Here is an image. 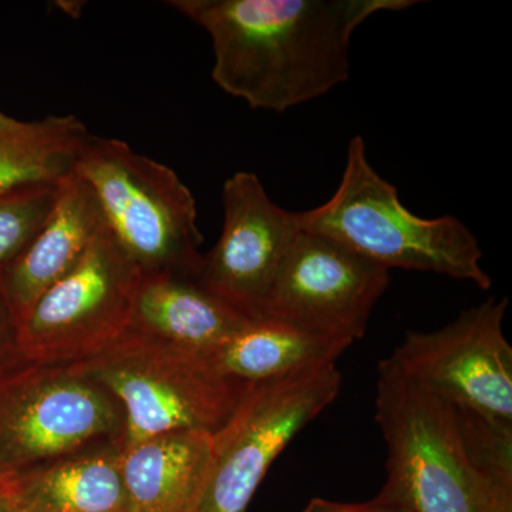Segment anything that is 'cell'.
<instances>
[{
  "label": "cell",
  "mask_w": 512,
  "mask_h": 512,
  "mask_svg": "<svg viewBox=\"0 0 512 512\" xmlns=\"http://www.w3.org/2000/svg\"><path fill=\"white\" fill-rule=\"evenodd\" d=\"M414 0H170L211 37L212 80L251 109L284 111L350 76L355 30Z\"/></svg>",
  "instance_id": "6da1fadb"
},
{
  "label": "cell",
  "mask_w": 512,
  "mask_h": 512,
  "mask_svg": "<svg viewBox=\"0 0 512 512\" xmlns=\"http://www.w3.org/2000/svg\"><path fill=\"white\" fill-rule=\"evenodd\" d=\"M376 420L387 446L382 493L413 512H512V485L478 467L456 407L410 379L392 356L379 363Z\"/></svg>",
  "instance_id": "7a4b0ae2"
},
{
  "label": "cell",
  "mask_w": 512,
  "mask_h": 512,
  "mask_svg": "<svg viewBox=\"0 0 512 512\" xmlns=\"http://www.w3.org/2000/svg\"><path fill=\"white\" fill-rule=\"evenodd\" d=\"M303 231L322 235L386 269L434 272L490 289L483 251L463 221L426 220L407 210L399 191L377 173L362 136L349 141L342 180L325 204L301 211Z\"/></svg>",
  "instance_id": "3957f363"
},
{
  "label": "cell",
  "mask_w": 512,
  "mask_h": 512,
  "mask_svg": "<svg viewBox=\"0 0 512 512\" xmlns=\"http://www.w3.org/2000/svg\"><path fill=\"white\" fill-rule=\"evenodd\" d=\"M70 367L120 404L123 447L170 431L214 434L251 386L222 375L202 352L131 330L100 355Z\"/></svg>",
  "instance_id": "277c9868"
},
{
  "label": "cell",
  "mask_w": 512,
  "mask_h": 512,
  "mask_svg": "<svg viewBox=\"0 0 512 512\" xmlns=\"http://www.w3.org/2000/svg\"><path fill=\"white\" fill-rule=\"evenodd\" d=\"M74 171L141 274L197 276L204 256L197 202L174 170L117 138L92 136Z\"/></svg>",
  "instance_id": "5b68a950"
},
{
  "label": "cell",
  "mask_w": 512,
  "mask_h": 512,
  "mask_svg": "<svg viewBox=\"0 0 512 512\" xmlns=\"http://www.w3.org/2000/svg\"><path fill=\"white\" fill-rule=\"evenodd\" d=\"M123 437L120 404L73 367L22 359L0 369V484Z\"/></svg>",
  "instance_id": "8992f818"
},
{
  "label": "cell",
  "mask_w": 512,
  "mask_h": 512,
  "mask_svg": "<svg viewBox=\"0 0 512 512\" xmlns=\"http://www.w3.org/2000/svg\"><path fill=\"white\" fill-rule=\"evenodd\" d=\"M340 387L336 365L251 384L212 434L210 466L191 512H247L275 458L335 402Z\"/></svg>",
  "instance_id": "52a82bcc"
},
{
  "label": "cell",
  "mask_w": 512,
  "mask_h": 512,
  "mask_svg": "<svg viewBox=\"0 0 512 512\" xmlns=\"http://www.w3.org/2000/svg\"><path fill=\"white\" fill-rule=\"evenodd\" d=\"M141 276L104 228L72 271L50 286L23 320V357L47 366H74L111 348L130 330Z\"/></svg>",
  "instance_id": "ba28073f"
},
{
  "label": "cell",
  "mask_w": 512,
  "mask_h": 512,
  "mask_svg": "<svg viewBox=\"0 0 512 512\" xmlns=\"http://www.w3.org/2000/svg\"><path fill=\"white\" fill-rule=\"evenodd\" d=\"M508 301L488 298L434 332H409L393 352L410 379L456 409L512 424Z\"/></svg>",
  "instance_id": "9c48e42d"
},
{
  "label": "cell",
  "mask_w": 512,
  "mask_h": 512,
  "mask_svg": "<svg viewBox=\"0 0 512 512\" xmlns=\"http://www.w3.org/2000/svg\"><path fill=\"white\" fill-rule=\"evenodd\" d=\"M224 227L202 256L198 284L248 319H261L286 258L303 231L301 211L279 207L258 175L239 171L222 187Z\"/></svg>",
  "instance_id": "30bf717a"
},
{
  "label": "cell",
  "mask_w": 512,
  "mask_h": 512,
  "mask_svg": "<svg viewBox=\"0 0 512 512\" xmlns=\"http://www.w3.org/2000/svg\"><path fill=\"white\" fill-rule=\"evenodd\" d=\"M390 271L332 239L302 231L262 318L284 320L353 343L365 335Z\"/></svg>",
  "instance_id": "8fae6325"
},
{
  "label": "cell",
  "mask_w": 512,
  "mask_h": 512,
  "mask_svg": "<svg viewBox=\"0 0 512 512\" xmlns=\"http://www.w3.org/2000/svg\"><path fill=\"white\" fill-rule=\"evenodd\" d=\"M104 228L96 195L73 171L60 183L55 205L35 237L2 269L20 325L37 299L72 271Z\"/></svg>",
  "instance_id": "7c38bea8"
},
{
  "label": "cell",
  "mask_w": 512,
  "mask_h": 512,
  "mask_svg": "<svg viewBox=\"0 0 512 512\" xmlns=\"http://www.w3.org/2000/svg\"><path fill=\"white\" fill-rule=\"evenodd\" d=\"M251 322L195 278L148 274L141 276L137 288L130 330L204 353L234 338Z\"/></svg>",
  "instance_id": "4fadbf2b"
},
{
  "label": "cell",
  "mask_w": 512,
  "mask_h": 512,
  "mask_svg": "<svg viewBox=\"0 0 512 512\" xmlns=\"http://www.w3.org/2000/svg\"><path fill=\"white\" fill-rule=\"evenodd\" d=\"M123 443L86 448L0 484L12 512H127Z\"/></svg>",
  "instance_id": "5bb4252c"
},
{
  "label": "cell",
  "mask_w": 512,
  "mask_h": 512,
  "mask_svg": "<svg viewBox=\"0 0 512 512\" xmlns=\"http://www.w3.org/2000/svg\"><path fill=\"white\" fill-rule=\"evenodd\" d=\"M212 434L183 430L121 448L127 512H191L207 477Z\"/></svg>",
  "instance_id": "9a60e30c"
},
{
  "label": "cell",
  "mask_w": 512,
  "mask_h": 512,
  "mask_svg": "<svg viewBox=\"0 0 512 512\" xmlns=\"http://www.w3.org/2000/svg\"><path fill=\"white\" fill-rule=\"evenodd\" d=\"M350 345L284 320L261 318L204 355L229 379L256 384L336 365Z\"/></svg>",
  "instance_id": "2e32d148"
},
{
  "label": "cell",
  "mask_w": 512,
  "mask_h": 512,
  "mask_svg": "<svg viewBox=\"0 0 512 512\" xmlns=\"http://www.w3.org/2000/svg\"><path fill=\"white\" fill-rule=\"evenodd\" d=\"M92 134L72 114L0 127V194L62 183Z\"/></svg>",
  "instance_id": "e0dca14e"
},
{
  "label": "cell",
  "mask_w": 512,
  "mask_h": 512,
  "mask_svg": "<svg viewBox=\"0 0 512 512\" xmlns=\"http://www.w3.org/2000/svg\"><path fill=\"white\" fill-rule=\"evenodd\" d=\"M59 184L0 194V271L18 256L52 211Z\"/></svg>",
  "instance_id": "ac0fdd59"
},
{
  "label": "cell",
  "mask_w": 512,
  "mask_h": 512,
  "mask_svg": "<svg viewBox=\"0 0 512 512\" xmlns=\"http://www.w3.org/2000/svg\"><path fill=\"white\" fill-rule=\"evenodd\" d=\"M25 359L20 349V322L0 271V369Z\"/></svg>",
  "instance_id": "d6986e66"
},
{
  "label": "cell",
  "mask_w": 512,
  "mask_h": 512,
  "mask_svg": "<svg viewBox=\"0 0 512 512\" xmlns=\"http://www.w3.org/2000/svg\"><path fill=\"white\" fill-rule=\"evenodd\" d=\"M302 512H413L396 498L380 491L377 497L366 503H339V501L313 498Z\"/></svg>",
  "instance_id": "ffe728a7"
},
{
  "label": "cell",
  "mask_w": 512,
  "mask_h": 512,
  "mask_svg": "<svg viewBox=\"0 0 512 512\" xmlns=\"http://www.w3.org/2000/svg\"><path fill=\"white\" fill-rule=\"evenodd\" d=\"M59 8L66 12L67 15L72 16V18H79L80 13L83 10V2H59L57 3Z\"/></svg>",
  "instance_id": "44dd1931"
},
{
  "label": "cell",
  "mask_w": 512,
  "mask_h": 512,
  "mask_svg": "<svg viewBox=\"0 0 512 512\" xmlns=\"http://www.w3.org/2000/svg\"><path fill=\"white\" fill-rule=\"evenodd\" d=\"M16 121L18 120L13 119V117L6 116V114L0 110V127L10 126V124L16 123Z\"/></svg>",
  "instance_id": "7402d4cb"
},
{
  "label": "cell",
  "mask_w": 512,
  "mask_h": 512,
  "mask_svg": "<svg viewBox=\"0 0 512 512\" xmlns=\"http://www.w3.org/2000/svg\"><path fill=\"white\" fill-rule=\"evenodd\" d=\"M0 512H12L2 495H0Z\"/></svg>",
  "instance_id": "603a6c76"
}]
</instances>
